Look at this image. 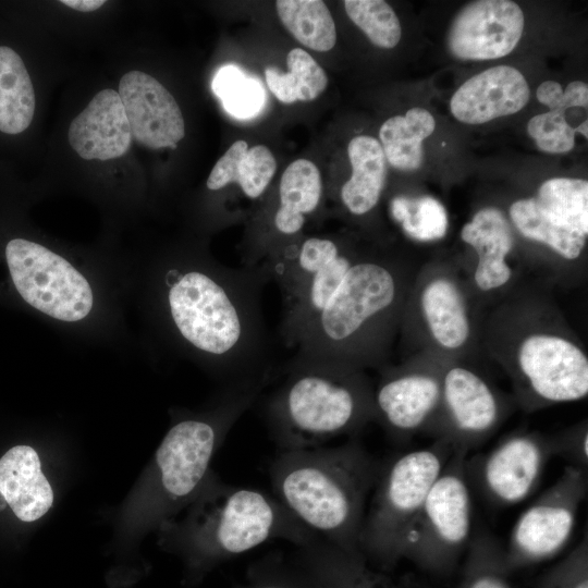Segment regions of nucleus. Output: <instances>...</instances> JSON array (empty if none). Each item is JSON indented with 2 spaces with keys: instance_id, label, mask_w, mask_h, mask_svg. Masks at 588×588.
Listing matches in <instances>:
<instances>
[{
  "instance_id": "obj_1",
  "label": "nucleus",
  "mask_w": 588,
  "mask_h": 588,
  "mask_svg": "<svg viewBox=\"0 0 588 588\" xmlns=\"http://www.w3.org/2000/svg\"><path fill=\"white\" fill-rule=\"evenodd\" d=\"M380 467L350 440L333 448L280 450L269 474L274 497L299 522L327 542L359 552L366 503Z\"/></svg>"
},
{
  "instance_id": "obj_2",
  "label": "nucleus",
  "mask_w": 588,
  "mask_h": 588,
  "mask_svg": "<svg viewBox=\"0 0 588 588\" xmlns=\"http://www.w3.org/2000/svg\"><path fill=\"white\" fill-rule=\"evenodd\" d=\"M402 266L358 256L324 309L298 340L294 356L364 370L381 364L404 297Z\"/></svg>"
},
{
  "instance_id": "obj_3",
  "label": "nucleus",
  "mask_w": 588,
  "mask_h": 588,
  "mask_svg": "<svg viewBox=\"0 0 588 588\" xmlns=\"http://www.w3.org/2000/svg\"><path fill=\"white\" fill-rule=\"evenodd\" d=\"M282 372L265 404L280 450L317 448L376 419L373 390L363 370L294 356Z\"/></svg>"
},
{
  "instance_id": "obj_4",
  "label": "nucleus",
  "mask_w": 588,
  "mask_h": 588,
  "mask_svg": "<svg viewBox=\"0 0 588 588\" xmlns=\"http://www.w3.org/2000/svg\"><path fill=\"white\" fill-rule=\"evenodd\" d=\"M201 491L180 530L181 540L197 560L232 559L273 539L302 547L319 538L274 495L217 478H207Z\"/></svg>"
},
{
  "instance_id": "obj_5",
  "label": "nucleus",
  "mask_w": 588,
  "mask_h": 588,
  "mask_svg": "<svg viewBox=\"0 0 588 588\" xmlns=\"http://www.w3.org/2000/svg\"><path fill=\"white\" fill-rule=\"evenodd\" d=\"M452 454L436 440L381 464L358 540L368 564L390 571L403 559L409 529Z\"/></svg>"
},
{
  "instance_id": "obj_6",
  "label": "nucleus",
  "mask_w": 588,
  "mask_h": 588,
  "mask_svg": "<svg viewBox=\"0 0 588 588\" xmlns=\"http://www.w3.org/2000/svg\"><path fill=\"white\" fill-rule=\"evenodd\" d=\"M466 456L453 452L406 539L403 559L434 575L449 574L471 539L473 503L465 473Z\"/></svg>"
},
{
  "instance_id": "obj_7",
  "label": "nucleus",
  "mask_w": 588,
  "mask_h": 588,
  "mask_svg": "<svg viewBox=\"0 0 588 588\" xmlns=\"http://www.w3.org/2000/svg\"><path fill=\"white\" fill-rule=\"evenodd\" d=\"M587 489V470L566 466L559 479L520 514L503 548L511 573L563 550L573 535Z\"/></svg>"
},
{
  "instance_id": "obj_8",
  "label": "nucleus",
  "mask_w": 588,
  "mask_h": 588,
  "mask_svg": "<svg viewBox=\"0 0 588 588\" xmlns=\"http://www.w3.org/2000/svg\"><path fill=\"white\" fill-rule=\"evenodd\" d=\"M512 373L518 402L529 412L588 394V358L559 334L535 332L523 339Z\"/></svg>"
},
{
  "instance_id": "obj_9",
  "label": "nucleus",
  "mask_w": 588,
  "mask_h": 588,
  "mask_svg": "<svg viewBox=\"0 0 588 588\" xmlns=\"http://www.w3.org/2000/svg\"><path fill=\"white\" fill-rule=\"evenodd\" d=\"M5 258L20 295L41 313L63 321L85 318L93 307L87 280L68 260L35 242L11 240Z\"/></svg>"
},
{
  "instance_id": "obj_10",
  "label": "nucleus",
  "mask_w": 588,
  "mask_h": 588,
  "mask_svg": "<svg viewBox=\"0 0 588 588\" xmlns=\"http://www.w3.org/2000/svg\"><path fill=\"white\" fill-rule=\"evenodd\" d=\"M507 411V403L479 373L455 365L443 371L439 405L425 431L453 452L468 454L499 428Z\"/></svg>"
},
{
  "instance_id": "obj_11",
  "label": "nucleus",
  "mask_w": 588,
  "mask_h": 588,
  "mask_svg": "<svg viewBox=\"0 0 588 588\" xmlns=\"http://www.w3.org/2000/svg\"><path fill=\"white\" fill-rule=\"evenodd\" d=\"M552 457L549 437L537 432L512 433L493 449L465 458L469 486L495 506L515 505L538 487Z\"/></svg>"
},
{
  "instance_id": "obj_12",
  "label": "nucleus",
  "mask_w": 588,
  "mask_h": 588,
  "mask_svg": "<svg viewBox=\"0 0 588 588\" xmlns=\"http://www.w3.org/2000/svg\"><path fill=\"white\" fill-rule=\"evenodd\" d=\"M442 369H389L373 391L376 419L397 440L426 430L439 405Z\"/></svg>"
},
{
  "instance_id": "obj_13",
  "label": "nucleus",
  "mask_w": 588,
  "mask_h": 588,
  "mask_svg": "<svg viewBox=\"0 0 588 588\" xmlns=\"http://www.w3.org/2000/svg\"><path fill=\"white\" fill-rule=\"evenodd\" d=\"M524 13L509 0H479L465 5L448 33L451 53L462 60H492L507 56L518 44Z\"/></svg>"
},
{
  "instance_id": "obj_14",
  "label": "nucleus",
  "mask_w": 588,
  "mask_h": 588,
  "mask_svg": "<svg viewBox=\"0 0 588 588\" xmlns=\"http://www.w3.org/2000/svg\"><path fill=\"white\" fill-rule=\"evenodd\" d=\"M118 94L137 143L151 149L175 148L184 137L182 111L170 91L155 77L130 71L121 77Z\"/></svg>"
},
{
  "instance_id": "obj_15",
  "label": "nucleus",
  "mask_w": 588,
  "mask_h": 588,
  "mask_svg": "<svg viewBox=\"0 0 588 588\" xmlns=\"http://www.w3.org/2000/svg\"><path fill=\"white\" fill-rule=\"evenodd\" d=\"M529 97L525 76L513 66L498 65L462 84L451 98L450 109L463 123L482 124L520 111Z\"/></svg>"
},
{
  "instance_id": "obj_16",
  "label": "nucleus",
  "mask_w": 588,
  "mask_h": 588,
  "mask_svg": "<svg viewBox=\"0 0 588 588\" xmlns=\"http://www.w3.org/2000/svg\"><path fill=\"white\" fill-rule=\"evenodd\" d=\"M71 147L85 160H110L127 152L132 132L117 90L102 89L70 124Z\"/></svg>"
},
{
  "instance_id": "obj_17",
  "label": "nucleus",
  "mask_w": 588,
  "mask_h": 588,
  "mask_svg": "<svg viewBox=\"0 0 588 588\" xmlns=\"http://www.w3.org/2000/svg\"><path fill=\"white\" fill-rule=\"evenodd\" d=\"M321 197L322 181L316 164L308 159L291 162L282 173L278 203L270 213V232L273 237L265 261L278 253L280 242H283V248L285 240L294 237L303 230L307 216L313 215L320 206Z\"/></svg>"
},
{
  "instance_id": "obj_18",
  "label": "nucleus",
  "mask_w": 588,
  "mask_h": 588,
  "mask_svg": "<svg viewBox=\"0 0 588 588\" xmlns=\"http://www.w3.org/2000/svg\"><path fill=\"white\" fill-rule=\"evenodd\" d=\"M461 237L477 254L474 279L481 291H494L509 283L513 272L506 258L514 238L502 211L493 207L479 210L462 228Z\"/></svg>"
},
{
  "instance_id": "obj_19",
  "label": "nucleus",
  "mask_w": 588,
  "mask_h": 588,
  "mask_svg": "<svg viewBox=\"0 0 588 588\" xmlns=\"http://www.w3.org/2000/svg\"><path fill=\"white\" fill-rule=\"evenodd\" d=\"M0 493L23 522L39 519L49 511L53 491L32 446H13L0 458Z\"/></svg>"
},
{
  "instance_id": "obj_20",
  "label": "nucleus",
  "mask_w": 588,
  "mask_h": 588,
  "mask_svg": "<svg viewBox=\"0 0 588 588\" xmlns=\"http://www.w3.org/2000/svg\"><path fill=\"white\" fill-rule=\"evenodd\" d=\"M357 257V254L346 249L293 292L282 296L279 334L286 346H296L302 334L334 295Z\"/></svg>"
},
{
  "instance_id": "obj_21",
  "label": "nucleus",
  "mask_w": 588,
  "mask_h": 588,
  "mask_svg": "<svg viewBox=\"0 0 588 588\" xmlns=\"http://www.w3.org/2000/svg\"><path fill=\"white\" fill-rule=\"evenodd\" d=\"M298 548L297 563L317 588H403L373 572L359 552H346L319 538Z\"/></svg>"
},
{
  "instance_id": "obj_22",
  "label": "nucleus",
  "mask_w": 588,
  "mask_h": 588,
  "mask_svg": "<svg viewBox=\"0 0 588 588\" xmlns=\"http://www.w3.org/2000/svg\"><path fill=\"white\" fill-rule=\"evenodd\" d=\"M421 313L433 340L443 348L455 351L470 335V322L463 294L448 277H434L422 287Z\"/></svg>"
},
{
  "instance_id": "obj_23",
  "label": "nucleus",
  "mask_w": 588,
  "mask_h": 588,
  "mask_svg": "<svg viewBox=\"0 0 588 588\" xmlns=\"http://www.w3.org/2000/svg\"><path fill=\"white\" fill-rule=\"evenodd\" d=\"M352 166L351 177L342 185L340 198L354 216L369 213L378 204L387 176V159L380 142L359 135L347 146Z\"/></svg>"
},
{
  "instance_id": "obj_24",
  "label": "nucleus",
  "mask_w": 588,
  "mask_h": 588,
  "mask_svg": "<svg viewBox=\"0 0 588 588\" xmlns=\"http://www.w3.org/2000/svg\"><path fill=\"white\" fill-rule=\"evenodd\" d=\"M277 161L264 145L248 148L245 140L234 142L212 168L206 186L217 192L236 183L243 195L252 200L259 198L270 184Z\"/></svg>"
},
{
  "instance_id": "obj_25",
  "label": "nucleus",
  "mask_w": 588,
  "mask_h": 588,
  "mask_svg": "<svg viewBox=\"0 0 588 588\" xmlns=\"http://www.w3.org/2000/svg\"><path fill=\"white\" fill-rule=\"evenodd\" d=\"M36 98L29 74L22 58L0 46V131L15 135L32 123Z\"/></svg>"
},
{
  "instance_id": "obj_26",
  "label": "nucleus",
  "mask_w": 588,
  "mask_h": 588,
  "mask_svg": "<svg viewBox=\"0 0 588 588\" xmlns=\"http://www.w3.org/2000/svg\"><path fill=\"white\" fill-rule=\"evenodd\" d=\"M436 127L433 117L424 108H412L404 115L389 118L380 127V145L394 168L413 171L422 162V142Z\"/></svg>"
},
{
  "instance_id": "obj_27",
  "label": "nucleus",
  "mask_w": 588,
  "mask_h": 588,
  "mask_svg": "<svg viewBox=\"0 0 588 588\" xmlns=\"http://www.w3.org/2000/svg\"><path fill=\"white\" fill-rule=\"evenodd\" d=\"M278 16L303 46L318 51L331 50L336 42L334 20L321 0H278Z\"/></svg>"
},
{
  "instance_id": "obj_28",
  "label": "nucleus",
  "mask_w": 588,
  "mask_h": 588,
  "mask_svg": "<svg viewBox=\"0 0 588 588\" xmlns=\"http://www.w3.org/2000/svg\"><path fill=\"white\" fill-rule=\"evenodd\" d=\"M541 212L556 224L588 235V181L553 177L541 184L535 198Z\"/></svg>"
},
{
  "instance_id": "obj_29",
  "label": "nucleus",
  "mask_w": 588,
  "mask_h": 588,
  "mask_svg": "<svg viewBox=\"0 0 588 588\" xmlns=\"http://www.w3.org/2000/svg\"><path fill=\"white\" fill-rule=\"evenodd\" d=\"M287 72L274 66L265 69L269 90L283 103L309 101L328 85V76L317 61L304 49L294 48L286 56Z\"/></svg>"
},
{
  "instance_id": "obj_30",
  "label": "nucleus",
  "mask_w": 588,
  "mask_h": 588,
  "mask_svg": "<svg viewBox=\"0 0 588 588\" xmlns=\"http://www.w3.org/2000/svg\"><path fill=\"white\" fill-rule=\"evenodd\" d=\"M510 217L522 235L547 245L567 260L577 259L585 247L587 237L553 222L541 212L535 198L513 203Z\"/></svg>"
},
{
  "instance_id": "obj_31",
  "label": "nucleus",
  "mask_w": 588,
  "mask_h": 588,
  "mask_svg": "<svg viewBox=\"0 0 588 588\" xmlns=\"http://www.w3.org/2000/svg\"><path fill=\"white\" fill-rule=\"evenodd\" d=\"M504 551L486 531L471 536L466 550L462 576L454 588H513Z\"/></svg>"
},
{
  "instance_id": "obj_32",
  "label": "nucleus",
  "mask_w": 588,
  "mask_h": 588,
  "mask_svg": "<svg viewBox=\"0 0 588 588\" xmlns=\"http://www.w3.org/2000/svg\"><path fill=\"white\" fill-rule=\"evenodd\" d=\"M392 218L412 238L428 242L442 238L448 229L444 206L433 197L396 196L390 203Z\"/></svg>"
},
{
  "instance_id": "obj_33",
  "label": "nucleus",
  "mask_w": 588,
  "mask_h": 588,
  "mask_svg": "<svg viewBox=\"0 0 588 588\" xmlns=\"http://www.w3.org/2000/svg\"><path fill=\"white\" fill-rule=\"evenodd\" d=\"M212 89L221 99L224 109L238 119L256 115L265 101L261 85L233 65L223 66L218 71Z\"/></svg>"
},
{
  "instance_id": "obj_34",
  "label": "nucleus",
  "mask_w": 588,
  "mask_h": 588,
  "mask_svg": "<svg viewBox=\"0 0 588 588\" xmlns=\"http://www.w3.org/2000/svg\"><path fill=\"white\" fill-rule=\"evenodd\" d=\"M347 16L369 38L384 49L394 48L402 35L401 24L391 5L383 0H346Z\"/></svg>"
},
{
  "instance_id": "obj_35",
  "label": "nucleus",
  "mask_w": 588,
  "mask_h": 588,
  "mask_svg": "<svg viewBox=\"0 0 588 588\" xmlns=\"http://www.w3.org/2000/svg\"><path fill=\"white\" fill-rule=\"evenodd\" d=\"M527 131L538 148L549 154H565L575 145L576 127L567 123L565 111L549 110L532 117Z\"/></svg>"
},
{
  "instance_id": "obj_36",
  "label": "nucleus",
  "mask_w": 588,
  "mask_h": 588,
  "mask_svg": "<svg viewBox=\"0 0 588 588\" xmlns=\"http://www.w3.org/2000/svg\"><path fill=\"white\" fill-rule=\"evenodd\" d=\"M535 588H588V538L549 567L538 578Z\"/></svg>"
},
{
  "instance_id": "obj_37",
  "label": "nucleus",
  "mask_w": 588,
  "mask_h": 588,
  "mask_svg": "<svg viewBox=\"0 0 588 588\" xmlns=\"http://www.w3.org/2000/svg\"><path fill=\"white\" fill-rule=\"evenodd\" d=\"M241 588H317L307 573L297 565L290 567L275 559L256 566L247 585Z\"/></svg>"
},
{
  "instance_id": "obj_38",
  "label": "nucleus",
  "mask_w": 588,
  "mask_h": 588,
  "mask_svg": "<svg viewBox=\"0 0 588 588\" xmlns=\"http://www.w3.org/2000/svg\"><path fill=\"white\" fill-rule=\"evenodd\" d=\"M552 456L567 462V466L584 470L588 468V429L581 421L553 437H549Z\"/></svg>"
},
{
  "instance_id": "obj_39",
  "label": "nucleus",
  "mask_w": 588,
  "mask_h": 588,
  "mask_svg": "<svg viewBox=\"0 0 588 588\" xmlns=\"http://www.w3.org/2000/svg\"><path fill=\"white\" fill-rule=\"evenodd\" d=\"M61 3L79 12H93L102 7L103 0H62Z\"/></svg>"
},
{
  "instance_id": "obj_40",
  "label": "nucleus",
  "mask_w": 588,
  "mask_h": 588,
  "mask_svg": "<svg viewBox=\"0 0 588 588\" xmlns=\"http://www.w3.org/2000/svg\"><path fill=\"white\" fill-rule=\"evenodd\" d=\"M577 133H580L585 138L588 137L587 119L576 126Z\"/></svg>"
},
{
  "instance_id": "obj_41",
  "label": "nucleus",
  "mask_w": 588,
  "mask_h": 588,
  "mask_svg": "<svg viewBox=\"0 0 588 588\" xmlns=\"http://www.w3.org/2000/svg\"><path fill=\"white\" fill-rule=\"evenodd\" d=\"M5 505H7V502L4 498L2 497V494L0 493V511L3 510Z\"/></svg>"
}]
</instances>
